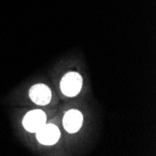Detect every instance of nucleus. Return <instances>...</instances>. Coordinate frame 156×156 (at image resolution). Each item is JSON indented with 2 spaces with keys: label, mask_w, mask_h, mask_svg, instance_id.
I'll return each mask as SVG.
<instances>
[{
  "label": "nucleus",
  "mask_w": 156,
  "mask_h": 156,
  "mask_svg": "<svg viewBox=\"0 0 156 156\" xmlns=\"http://www.w3.org/2000/svg\"><path fill=\"white\" fill-rule=\"evenodd\" d=\"M82 78L77 72L66 73L60 82V88L62 93L69 97L76 96L81 90Z\"/></svg>",
  "instance_id": "nucleus-1"
},
{
  "label": "nucleus",
  "mask_w": 156,
  "mask_h": 156,
  "mask_svg": "<svg viewBox=\"0 0 156 156\" xmlns=\"http://www.w3.org/2000/svg\"><path fill=\"white\" fill-rule=\"evenodd\" d=\"M29 96L31 100L39 106L48 105L51 99V89L45 84H36L31 87L29 91Z\"/></svg>",
  "instance_id": "nucleus-4"
},
{
  "label": "nucleus",
  "mask_w": 156,
  "mask_h": 156,
  "mask_svg": "<svg viewBox=\"0 0 156 156\" xmlns=\"http://www.w3.org/2000/svg\"><path fill=\"white\" fill-rule=\"evenodd\" d=\"M36 134L38 142L46 146L54 145L60 138V130L52 123H45Z\"/></svg>",
  "instance_id": "nucleus-3"
},
{
  "label": "nucleus",
  "mask_w": 156,
  "mask_h": 156,
  "mask_svg": "<svg viewBox=\"0 0 156 156\" xmlns=\"http://www.w3.org/2000/svg\"><path fill=\"white\" fill-rule=\"evenodd\" d=\"M83 122V115L82 113L77 109L68 110L63 119L64 128L68 133H76L78 132Z\"/></svg>",
  "instance_id": "nucleus-5"
},
{
  "label": "nucleus",
  "mask_w": 156,
  "mask_h": 156,
  "mask_svg": "<svg viewBox=\"0 0 156 156\" xmlns=\"http://www.w3.org/2000/svg\"><path fill=\"white\" fill-rule=\"evenodd\" d=\"M47 122L44 111L41 109H34L27 112L23 120V125L26 131L30 133L37 132Z\"/></svg>",
  "instance_id": "nucleus-2"
}]
</instances>
